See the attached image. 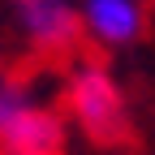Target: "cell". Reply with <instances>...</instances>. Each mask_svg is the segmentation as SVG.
Returning <instances> with one entry per match:
<instances>
[{"mask_svg":"<svg viewBox=\"0 0 155 155\" xmlns=\"http://www.w3.org/2000/svg\"><path fill=\"white\" fill-rule=\"evenodd\" d=\"M65 99H69L73 121L82 125L91 138H99V142L121 138V129H125V99H121V86H116L104 69L82 65L69 78Z\"/></svg>","mask_w":155,"mask_h":155,"instance_id":"obj_1","label":"cell"},{"mask_svg":"<svg viewBox=\"0 0 155 155\" xmlns=\"http://www.w3.org/2000/svg\"><path fill=\"white\" fill-rule=\"evenodd\" d=\"M65 142V125L52 108H43L30 95H5L0 108V147L22 151V155H43Z\"/></svg>","mask_w":155,"mask_h":155,"instance_id":"obj_2","label":"cell"},{"mask_svg":"<svg viewBox=\"0 0 155 155\" xmlns=\"http://www.w3.org/2000/svg\"><path fill=\"white\" fill-rule=\"evenodd\" d=\"M22 30L30 35V43H39L43 52H61L78 39L82 17L69 9V0H13Z\"/></svg>","mask_w":155,"mask_h":155,"instance_id":"obj_3","label":"cell"},{"mask_svg":"<svg viewBox=\"0 0 155 155\" xmlns=\"http://www.w3.org/2000/svg\"><path fill=\"white\" fill-rule=\"evenodd\" d=\"M82 30L95 43L121 48L142 35V5L138 0H82Z\"/></svg>","mask_w":155,"mask_h":155,"instance_id":"obj_4","label":"cell"},{"mask_svg":"<svg viewBox=\"0 0 155 155\" xmlns=\"http://www.w3.org/2000/svg\"><path fill=\"white\" fill-rule=\"evenodd\" d=\"M5 95H9V91H5V86H0V108H5Z\"/></svg>","mask_w":155,"mask_h":155,"instance_id":"obj_5","label":"cell"}]
</instances>
